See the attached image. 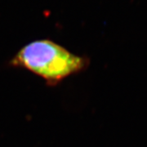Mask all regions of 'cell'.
Returning <instances> with one entry per match:
<instances>
[{
	"label": "cell",
	"instance_id": "cell-1",
	"mask_svg": "<svg viewBox=\"0 0 147 147\" xmlns=\"http://www.w3.org/2000/svg\"><path fill=\"white\" fill-rule=\"evenodd\" d=\"M10 65L26 69L44 79L47 85L56 86L65 78L84 70L88 60L56 42L43 39L22 47L11 59Z\"/></svg>",
	"mask_w": 147,
	"mask_h": 147
}]
</instances>
